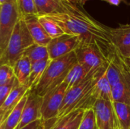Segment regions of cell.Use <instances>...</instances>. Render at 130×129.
Returning <instances> with one entry per match:
<instances>
[{"mask_svg": "<svg viewBox=\"0 0 130 129\" xmlns=\"http://www.w3.org/2000/svg\"><path fill=\"white\" fill-rule=\"evenodd\" d=\"M20 18L16 0H8L0 5V55L6 49Z\"/></svg>", "mask_w": 130, "mask_h": 129, "instance_id": "277c9868", "label": "cell"}, {"mask_svg": "<svg viewBox=\"0 0 130 129\" xmlns=\"http://www.w3.org/2000/svg\"><path fill=\"white\" fill-rule=\"evenodd\" d=\"M66 1H67L72 4L78 5V6H83V5L85 4L86 0H66Z\"/></svg>", "mask_w": 130, "mask_h": 129, "instance_id": "f546056e", "label": "cell"}, {"mask_svg": "<svg viewBox=\"0 0 130 129\" xmlns=\"http://www.w3.org/2000/svg\"><path fill=\"white\" fill-rule=\"evenodd\" d=\"M21 129H45V124L44 121L41 119H38L31 122L30 124L24 126V128Z\"/></svg>", "mask_w": 130, "mask_h": 129, "instance_id": "83f0119b", "label": "cell"}, {"mask_svg": "<svg viewBox=\"0 0 130 129\" xmlns=\"http://www.w3.org/2000/svg\"><path fill=\"white\" fill-rule=\"evenodd\" d=\"M84 113L81 109L72 111L57 120L50 129H78Z\"/></svg>", "mask_w": 130, "mask_h": 129, "instance_id": "5bb4252c", "label": "cell"}, {"mask_svg": "<svg viewBox=\"0 0 130 129\" xmlns=\"http://www.w3.org/2000/svg\"><path fill=\"white\" fill-rule=\"evenodd\" d=\"M21 18L30 15H38L34 0H16Z\"/></svg>", "mask_w": 130, "mask_h": 129, "instance_id": "cb8c5ba5", "label": "cell"}, {"mask_svg": "<svg viewBox=\"0 0 130 129\" xmlns=\"http://www.w3.org/2000/svg\"><path fill=\"white\" fill-rule=\"evenodd\" d=\"M42 104L43 97L34 90H30L28 91L27 101L23 109L21 122L16 129L22 128L34 121L41 119Z\"/></svg>", "mask_w": 130, "mask_h": 129, "instance_id": "9c48e42d", "label": "cell"}, {"mask_svg": "<svg viewBox=\"0 0 130 129\" xmlns=\"http://www.w3.org/2000/svg\"><path fill=\"white\" fill-rule=\"evenodd\" d=\"M75 52L78 63L90 71L109 64V58L98 43H81Z\"/></svg>", "mask_w": 130, "mask_h": 129, "instance_id": "8992f818", "label": "cell"}, {"mask_svg": "<svg viewBox=\"0 0 130 129\" xmlns=\"http://www.w3.org/2000/svg\"><path fill=\"white\" fill-rule=\"evenodd\" d=\"M50 61V59H44L32 63L30 75L28 81V87H30V90H34L36 88L49 66Z\"/></svg>", "mask_w": 130, "mask_h": 129, "instance_id": "2e32d148", "label": "cell"}, {"mask_svg": "<svg viewBox=\"0 0 130 129\" xmlns=\"http://www.w3.org/2000/svg\"><path fill=\"white\" fill-rule=\"evenodd\" d=\"M61 1L66 11L48 17L56 21L65 33L79 36L82 43H98L109 58L115 50L110 36V27L94 19L82 6Z\"/></svg>", "mask_w": 130, "mask_h": 129, "instance_id": "6da1fadb", "label": "cell"}, {"mask_svg": "<svg viewBox=\"0 0 130 129\" xmlns=\"http://www.w3.org/2000/svg\"><path fill=\"white\" fill-rule=\"evenodd\" d=\"M38 16H48L66 11L61 0H34Z\"/></svg>", "mask_w": 130, "mask_h": 129, "instance_id": "4fadbf2b", "label": "cell"}, {"mask_svg": "<svg viewBox=\"0 0 130 129\" xmlns=\"http://www.w3.org/2000/svg\"><path fill=\"white\" fill-rule=\"evenodd\" d=\"M27 94H28V92L25 94V96L19 102V103L14 109V110L10 113V115L8 116L7 119L3 122V124L5 125V129H16L17 127L18 126V125L21 122V119L23 109H24V107L26 101H27Z\"/></svg>", "mask_w": 130, "mask_h": 129, "instance_id": "ac0fdd59", "label": "cell"}, {"mask_svg": "<svg viewBox=\"0 0 130 129\" xmlns=\"http://www.w3.org/2000/svg\"><path fill=\"white\" fill-rule=\"evenodd\" d=\"M117 50H118V49H117ZM118 51H119V50H118ZM119 52L121 53V55H122L124 58L128 59H130V46H128V47H126V48L121 49V50H120Z\"/></svg>", "mask_w": 130, "mask_h": 129, "instance_id": "f1b7e54d", "label": "cell"}, {"mask_svg": "<svg viewBox=\"0 0 130 129\" xmlns=\"http://www.w3.org/2000/svg\"><path fill=\"white\" fill-rule=\"evenodd\" d=\"M94 89L99 99L113 102V86L108 81L106 76V73L99 78L95 84Z\"/></svg>", "mask_w": 130, "mask_h": 129, "instance_id": "d6986e66", "label": "cell"}, {"mask_svg": "<svg viewBox=\"0 0 130 129\" xmlns=\"http://www.w3.org/2000/svg\"><path fill=\"white\" fill-rule=\"evenodd\" d=\"M27 29L34 41V43L47 46L51 41V37L47 34L45 29L40 24L38 15H30L23 17Z\"/></svg>", "mask_w": 130, "mask_h": 129, "instance_id": "8fae6325", "label": "cell"}, {"mask_svg": "<svg viewBox=\"0 0 130 129\" xmlns=\"http://www.w3.org/2000/svg\"><path fill=\"white\" fill-rule=\"evenodd\" d=\"M94 110L98 129H121L113 102L99 99L94 106Z\"/></svg>", "mask_w": 130, "mask_h": 129, "instance_id": "ba28073f", "label": "cell"}, {"mask_svg": "<svg viewBox=\"0 0 130 129\" xmlns=\"http://www.w3.org/2000/svg\"><path fill=\"white\" fill-rule=\"evenodd\" d=\"M78 129H98L94 109L85 111Z\"/></svg>", "mask_w": 130, "mask_h": 129, "instance_id": "d4e9b609", "label": "cell"}, {"mask_svg": "<svg viewBox=\"0 0 130 129\" xmlns=\"http://www.w3.org/2000/svg\"><path fill=\"white\" fill-rule=\"evenodd\" d=\"M81 43L79 36L66 33L52 39L47 46L50 59H56L74 52Z\"/></svg>", "mask_w": 130, "mask_h": 129, "instance_id": "52a82bcc", "label": "cell"}, {"mask_svg": "<svg viewBox=\"0 0 130 129\" xmlns=\"http://www.w3.org/2000/svg\"><path fill=\"white\" fill-rule=\"evenodd\" d=\"M28 90H30V87L27 85H21L18 80L16 81L13 90L3 104L0 106V124H2L7 119L10 113L14 110Z\"/></svg>", "mask_w": 130, "mask_h": 129, "instance_id": "30bf717a", "label": "cell"}, {"mask_svg": "<svg viewBox=\"0 0 130 129\" xmlns=\"http://www.w3.org/2000/svg\"><path fill=\"white\" fill-rule=\"evenodd\" d=\"M90 71V70L78 62L70 70L64 81L68 86V90L71 89L72 87L80 83L82 80H84L88 76Z\"/></svg>", "mask_w": 130, "mask_h": 129, "instance_id": "e0dca14e", "label": "cell"}, {"mask_svg": "<svg viewBox=\"0 0 130 129\" xmlns=\"http://www.w3.org/2000/svg\"><path fill=\"white\" fill-rule=\"evenodd\" d=\"M110 36L114 47L119 51L130 46V24L110 27Z\"/></svg>", "mask_w": 130, "mask_h": 129, "instance_id": "7c38bea8", "label": "cell"}, {"mask_svg": "<svg viewBox=\"0 0 130 129\" xmlns=\"http://www.w3.org/2000/svg\"><path fill=\"white\" fill-rule=\"evenodd\" d=\"M8 0H0V5L1 4H3V3H5V2H7Z\"/></svg>", "mask_w": 130, "mask_h": 129, "instance_id": "1f68e13d", "label": "cell"}, {"mask_svg": "<svg viewBox=\"0 0 130 129\" xmlns=\"http://www.w3.org/2000/svg\"><path fill=\"white\" fill-rule=\"evenodd\" d=\"M78 62L75 51L61 58L51 60L34 91L43 97L64 83L69 72Z\"/></svg>", "mask_w": 130, "mask_h": 129, "instance_id": "7a4b0ae2", "label": "cell"}, {"mask_svg": "<svg viewBox=\"0 0 130 129\" xmlns=\"http://www.w3.org/2000/svg\"><path fill=\"white\" fill-rule=\"evenodd\" d=\"M38 18L40 24L45 29L47 34L51 37V39H54L65 34V32L61 28V27L50 17L38 16Z\"/></svg>", "mask_w": 130, "mask_h": 129, "instance_id": "7402d4cb", "label": "cell"}, {"mask_svg": "<svg viewBox=\"0 0 130 129\" xmlns=\"http://www.w3.org/2000/svg\"><path fill=\"white\" fill-rule=\"evenodd\" d=\"M23 56H27L30 60L31 63L44 59H50L47 46H40L36 43L27 48Z\"/></svg>", "mask_w": 130, "mask_h": 129, "instance_id": "44dd1931", "label": "cell"}, {"mask_svg": "<svg viewBox=\"0 0 130 129\" xmlns=\"http://www.w3.org/2000/svg\"><path fill=\"white\" fill-rule=\"evenodd\" d=\"M16 81H17V79L15 78L12 79L11 81H9L8 83H7L6 84L0 87V106H2L3 104V103L5 101V100L7 99L8 95L13 90V88L16 84Z\"/></svg>", "mask_w": 130, "mask_h": 129, "instance_id": "4316f807", "label": "cell"}, {"mask_svg": "<svg viewBox=\"0 0 130 129\" xmlns=\"http://www.w3.org/2000/svg\"><path fill=\"white\" fill-rule=\"evenodd\" d=\"M121 129H130V106L123 103L113 102Z\"/></svg>", "mask_w": 130, "mask_h": 129, "instance_id": "ffe728a7", "label": "cell"}, {"mask_svg": "<svg viewBox=\"0 0 130 129\" xmlns=\"http://www.w3.org/2000/svg\"><path fill=\"white\" fill-rule=\"evenodd\" d=\"M67 90L68 86L64 82L43 97L41 115L42 119L44 121L45 129H50L55 122Z\"/></svg>", "mask_w": 130, "mask_h": 129, "instance_id": "5b68a950", "label": "cell"}, {"mask_svg": "<svg viewBox=\"0 0 130 129\" xmlns=\"http://www.w3.org/2000/svg\"><path fill=\"white\" fill-rule=\"evenodd\" d=\"M31 62L27 57L23 56L20 59L17 61L14 68V72L16 79L21 85H27L31 71Z\"/></svg>", "mask_w": 130, "mask_h": 129, "instance_id": "9a60e30c", "label": "cell"}, {"mask_svg": "<svg viewBox=\"0 0 130 129\" xmlns=\"http://www.w3.org/2000/svg\"><path fill=\"white\" fill-rule=\"evenodd\" d=\"M15 78L14 68L8 65H0V87Z\"/></svg>", "mask_w": 130, "mask_h": 129, "instance_id": "484cf974", "label": "cell"}, {"mask_svg": "<svg viewBox=\"0 0 130 129\" xmlns=\"http://www.w3.org/2000/svg\"><path fill=\"white\" fill-rule=\"evenodd\" d=\"M33 44H34V41L25 21L23 18H20L6 49L0 55V64L8 65L13 68L17 61L23 56L25 50Z\"/></svg>", "mask_w": 130, "mask_h": 129, "instance_id": "3957f363", "label": "cell"}, {"mask_svg": "<svg viewBox=\"0 0 130 129\" xmlns=\"http://www.w3.org/2000/svg\"><path fill=\"white\" fill-rule=\"evenodd\" d=\"M116 55L122 73L121 83L124 84L126 88L130 93V59L124 58L117 49H116Z\"/></svg>", "mask_w": 130, "mask_h": 129, "instance_id": "603a6c76", "label": "cell"}, {"mask_svg": "<svg viewBox=\"0 0 130 129\" xmlns=\"http://www.w3.org/2000/svg\"><path fill=\"white\" fill-rule=\"evenodd\" d=\"M102 1H105L113 5H116V6H118L120 2H121V0H102Z\"/></svg>", "mask_w": 130, "mask_h": 129, "instance_id": "4dcf8cb0", "label": "cell"}]
</instances>
